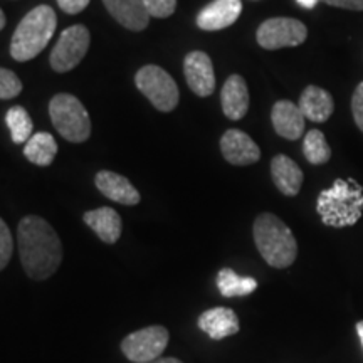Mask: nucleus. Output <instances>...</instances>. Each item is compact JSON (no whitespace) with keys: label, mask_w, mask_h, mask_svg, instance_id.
I'll return each instance as SVG.
<instances>
[{"label":"nucleus","mask_w":363,"mask_h":363,"mask_svg":"<svg viewBox=\"0 0 363 363\" xmlns=\"http://www.w3.org/2000/svg\"><path fill=\"white\" fill-rule=\"evenodd\" d=\"M352 113H353V120L360 131L363 133V81L357 86L355 93L352 96Z\"/></svg>","instance_id":"cd10ccee"},{"label":"nucleus","mask_w":363,"mask_h":363,"mask_svg":"<svg viewBox=\"0 0 363 363\" xmlns=\"http://www.w3.org/2000/svg\"><path fill=\"white\" fill-rule=\"evenodd\" d=\"M110 16L126 29L140 33L148 27L150 13L142 0H103Z\"/></svg>","instance_id":"f3484780"},{"label":"nucleus","mask_w":363,"mask_h":363,"mask_svg":"<svg viewBox=\"0 0 363 363\" xmlns=\"http://www.w3.org/2000/svg\"><path fill=\"white\" fill-rule=\"evenodd\" d=\"M197 325L212 340H224L227 337H233V335L239 333L240 330L238 315H235L234 310L225 306L206 310L199 316Z\"/></svg>","instance_id":"2eb2a0df"},{"label":"nucleus","mask_w":363,"mask_h":363,"mask_svg":"<svg viewBox=\"0 0 363 363\" xmlns=\"http://www.w3.org/2000/svg\"><path fill=\"white\" fill-rule=\"evenodd\" d=\"M303 155L311 165H325L331 158V148L320 130H310L303 140Z\"/></svg>","instance_id":"5701e85b"},{"label":"nucleus","mask_w":363,"mask_h":363,"mask_svg":"<svg viewBox=\"0 0 363 363\" xmlns=\"http://www.w3.org/2000/svg\"><path fill=\"white\" fill-rule=\"evenodd\" d=\"M242 12L240 0H214L199 12L197 27L202 30H222L233 26Z\"/></svg>","instance_id":"ddd939ff"},{"label":"nucleus","mask_w":363,"mask_h":363,"mask_svg":"<svg viewBox=\"0 0 363 363\" xmlns=\"http://www.w3.org/2000/svg\"><path fill=\"white\" fill-rule=\"evenodd\" d=\"M6 123L9 126V130H11L13 143H27L30 136H33V120H30L29 113H27L22 106H13L7 111Z\"/></svg>","instance_id":"b1692460"},{"label":"nucleus","mask_w":363,"mask_h":363,"mask_svg":"<svg viewBox=\"0 0 363 363\" xmlns=\"http://www.w3.org/2000/svg\"><path fill=\"white\" fill-rule=\"evenodd\" d=\"M54 128L71 143H83L91 135V120L83 103L72 94H56L49 103Z\"/></svg>","instance_id":"39448f33"},{"label":"nucleus","mask_w":363,"mask_h":363,"mask_svg":"<svg viewBox=\"0 0 363 363\" xmlns=\"http://www.w3.org/2000/svg\"><path fill=\"white\" fill-rule=\"evenodd\" d=\"M6 27V13L2 12V9H0V30Z\"/></svg>","instance_id":"72a5a7b5"},{"label":"nucleus","mask_w":363,"mask_h":363,"mask_svg":"<svg viewBox=\"0 0 363 363\" xmlns=\"http://www.w3.org/2000/svg\"><path fill=\"white\" fill-rule=\"evenodd\" d=\"M135 84L140 93H143V96L158 111L170 113L179 104V86H177L175 79L172 78L169 72L162 69L160 66L148 65L138 69L135 74Z\"/></svg>","instance_id":"423d86ee"},{"label":"nucleus","mask_w":363,"mask_h":363,"mask_svg":"<svg viewBox=\"0 0 363 363\" xmlns=\"http://www.w3.org/2000/svg\"><path fill=\"white\" fill-rule=\"evenodd\" d=\"M150 17L165 19L170 17L177 9V0H142Z\"/></svg>","instance_id":"bb28decb"},{"label":"nucleus","mask_w":363,"mask_h":363,"mask_svg":"<svg viewBox=\"0 0 363 363\" xmlns=\"http://www.w3.org/2000/svg\"><path fill=\"white\" fill-rule=\"evenodd\" d=\"M24 155L27 160L38 167H49L57 155V143L52 135L39 131L33 135L24 147Z\"/></svg>","instance_id":"4be33fe9"},{"label":"nucleus","mask_w":363,"mask_h":363,"mask_svg":"<svg viewBox=\"0 0 363 363\" xmlns=\"http://www.w3.org/2000/svg\"><path fill=\"white\" fill-rule=\"evenodd\" d=\"M17 246L26 274L49 279L62 262V242L54 227L39 216H26L17 227Z\"/></svg>","instance_id":"f257e3e1"},{"label":"nucleus","mask_w":363,"mask_h":363,"mask_svg":"<svg viewBox=\"0 0 363 363\" xmlns=\"http://www.w3.org/2000/svg\"><path fill=\"white\" fill-rule=\"evenodd\" d=\"M271 121L276 133L286 140L294 142L305 135L306 118L299 110L298 104L289 101V99H281V101L274 103L271 110Z\"/></svg>","instance_id":"f8f14e48"},{"label":"nucleus","mask_w":363,"mask_h":363,"mask_svg":"<svg viewBox=\"0 0 363 363\" xmlns=\"http://www.w3.org/2000/svg\"><path fill=\"white\" fill-rule=\"evenodd\" d=\"M220 103L222 111L229 120L239 121L247 115L249 89L242 76L233 74L225 79L220 91Z\"/></svg>","instance_id":"dca6fc26"},{"label":"nucleus","mask_w":363,"mask_h":363,"mask_svg":"<svg viewBox=\"0 0 363 363\" xmlns=\"http://www.w3.org/2000/svg\"><path fill=\"white\" fill-rule=\"evenodd\" d=\"M357 333H358V338H360V343L363 347V320L357 323Z\"/></svg>","instance_id":"473e14b6"},{"label":"nucleus","mask_w":363,"mask_h":363,"mask_svg":"<svg viewBox=\"0 0 363 363\" xmlns=\"http://www.w3.org/2000/svg\"><path fill=\"white\" fill-rule=\"evenodd\" d=\"M150 363H184V362H180L179 358H174V357H169V358H157V360H153V362H150Z\"/></svg>","instance_id":"2f4dec72"},{"label":"nucleus","mask_w":363,"mask_h":363,"mask_svg":"<svg viewBox=\"0 0 363 363\" xmlns=\"http://www.w3.org/2000/svg\"><path fill=\"white\" fill-rule=\"evenodd\" d=\"M220 152L230 165L247 167L259 162L261 150L247 133L240 130H227L220 138Z\"/></svg>","instance_id":"9b49d317"},{"label":"nucleus","mask_w":363,"mask_h":363,"mask_svg":"<svg viewBox=\"0 0 363 363\" xmlns=\"http://www.w3.org/2000/svg\"><path fill=\"white\" fill-rule=\"evenodd\" d=\"M89 43V30L83 24L71 26L62 30L56 45L52 48L51 57H49L52 69L56 72H67L74 69L88 52Z\"/></svg>","instance_id":"1a4fd4ad"},{"label":"nucleus","mask_w":363,"mask_h":363,"mask_svg":"<svg viewBox=\"0 0 363 363\" xmlns=\"http://www.w3.org/2000/svg\"><path fill=\"white\" fill-rule=\"evenodd\" d=\"M308 39V29L301 21L291 17H272L257 27L256 40L266 51L296 48Z\"/></svg>","instance_id":"6e6552de"},{"label":"nucleus","mask_w":363,"mask_h":363,"mask_svg":"<svg viewBox=\"0 0 363 363\" xmlns=\"http://www.w3.org/2000/svg\"><path fill=\"white\" fill-rule=\"evenodd\" d=\"M170 333L165 326L152 325L126 335L121 342V352L133 363H150L167 350Z\"/></svg>","instance_id":"0eeeda50"},{"label":"nucleus","mask_w":363,"mask_h":363,"mask_svg":"<svg viewBox=\"0 0 363 363\" xmlns=\"http://www.w3.org/2000/svg\"><path fill=\"white\" fill-rule=\"evenodd\" d=\"M254 242L267 264L276 269H286L296 261L298 242L288 225L278 216H257L252 225Z\"/></svg>","instance_id":"7ed1b4c3"},{"label":"nucleus","mask_w":363,"mask_h":363,"mask_svg":"<svg viewBox=\"0 0 363 363\" xmlns=\"http://www.w3.org/2000/svg\"><path fill=\"white\" fill-rule=\"evenodd\" d=\"M217 289L224 298L235 296H249L257 289V281L249 276H239L238 272L230 267H222L217 272Z\"/></svg>","instance_id":"412c9836"},{"label":"nucleus","mask_w":363,"mask_h":363,"mask_svg":"<svg viewBox=\"0 0 363 363\" xmlns=\"http://www.w3.org/2000/svg\"><path fill=\"white\" fill-rule=\"evenodd\" d=\"M22 93V81L16 72L0 67V99H12Z\"/></svg>","instance_id":"393cba45"},{"label":"nucleus","mask_w":363,"mask_h":363,"mask_svg":"<svg viewBox=\"0 0 363 363\" xmlns=\"http://www.w3.org/2000/svg\"><path fill=\"white\" fill-rule=\"evenodd\" d=\"M13 252V239L6 220L0 217V271L6 269Z\"/></svg>","instance_id":"a878e982"},{"label":"nucleus","mask_w":363,"mask_h":363,"mask_svg":"<svg viewBox=\"0 0 363 363\" xmlns=\"http://www.w3.org/2000/svg\"><path fill=\"white\" fill-rule=\"evenodd\" d=\"M84 224L93 229V233L98 235L103 242L115 244L121 238L123 230V222L115 208L111 207H99L94 211H88L83 216Z\"/></svg>","instance_id":"aec40b11"},{"label":"nucleus","mask_w":363,"mask_h":363,"mask_svg":"<svg viewBox=\"0 0 363 363\" xmlns=\"http://www.w3.org/2000/svg\"><path fill=\"white\" fill-rule=\"evenodd\" d=\"M296 2L301 7H305V9H315L316 4L320 2V0H296Z\"/></svg>","instance_id":"7c9ffc66"},{"label":"nucleus","mask_w":363,"mask_h":363,"mask_svg":"<svg viewBox=\"0 0 363 363\" xmlns=\"http://www.w3.org/2000/svg\"><path fill=\"white\" fill-rule=\"evenodd\" d=\"M94 185L104 197H108L113 202L121 203V206H136L142 197L140 192L133 187V184L126 177L115 174L110 170L98 172L94 177Z\"/></svg>","instance_id":"4468645a"},{"label":"nucleus","mask_w":363,"mask_h":363,"mask_svg":"<svg viewBox=\"0 0 363 363\" xmlns=\"http://www.w3.org/2000/svg\"><path fill=\"white\" fill-rule=\"evenodd\" d=\"M91 0H57V6L66 13H79L89 6Z\"/></svg>","instance_id":"c85d7f7f"},{"label":"nucleus","mask_w":363,"mask_h":363,"mask_svg":"<svg viewBox=\"0 0 363 363\" xmlns=\"http://www.w3.org/2000/svg\"><path fill=\"white\" fill-rule=\"evenodd\" d=\"M299 110L303 111L306 120L315 121V123H325L335 111V101L328 91L320 88V86L310 84L299 96L298 103Z\"/></svg>","instance_id":"a211bd4d"},{"label":"nucleus","mask_w":363,"mask_h":363,"mask_svg":"<svg viewBox=\"0 0 363 363\" xmlns=\"http://www.w3.org/2000/svg\"><path fill=\"white\" fill-rule=\"evenodd\" d=\"M184 72L189 88L197 96L207 98L216 89V74L211 57L202 51H192L185 56Z\"/></svg>","instance_id":"9d476101"},{"label":"nucleus","mask_w":363,"mask_h":363,"mask_svg":"<svg viewBox=\"0 0 363 363\" xmlns=\"http://www.w3.org/2000/svg\"><path fill=\"white\" fill-rule=\"evenodd\" d=\"M271 177L278 190L286 197H294L301 190L305 174L299 165L286 155H276L271 160Z\"/></svg>","instance_id":"6ab92c4d"},{"label":"nucleus","mask_w":363,"mask_h":363,"mask_svg":"<svg viewBox=\"0 0 363 363\" xmlns=\"http://www.w3.org/2000/svg\"><path fill=\"white\" fill-rule=\"evenodd\" d=\"M56 26V12L49 6H38L27 12L12 35L11 56L19 62L39 56L54 35Z\"/></svg>","instance_id":"20e7f679"},{"label":"nucleus","mask_w":363,"mask_h":363,"mask_svg":"<svg viewBox=\"0 0 363 363\" xmlns=\"http://www.w3.org/2000/svg\"><path fill=\"white\" fill-rule=\"evenodd\" d=\"M316 212L325 225L335 229L357 224L363 214V187L353 179H337L318 195Z\"/></svg>","instance_id":"f03ea898"},{"label":"nucleus","mask_w":363,"mask_h":363,"mask_svg":"<svg viewBox=\"0 0 363 363\" xmlns=\"http://www.w3.org/2000/svg\"><path fill=\"white\" fill-rule=\"evenodd\" d=\"M326 6L345 9V11L363 12V0H321Z\"/></svg>","instance_id":"c756f323"}]
</instances>
